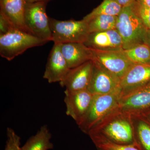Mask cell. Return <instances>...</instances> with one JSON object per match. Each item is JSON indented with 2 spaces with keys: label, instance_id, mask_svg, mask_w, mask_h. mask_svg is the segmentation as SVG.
<instances>
[{
  "label": "cell",
  "instance_id": "cell-1",
  "mask_svg": "<svg viewBox=\"0 0 150 150\" xmlns=\"http://www.w3.org/2000/svg\"><path fill=\"white\" fill-rule=\"evenodd\" d=\"M91 134L100 135L115 144L136 146L131 115L118 106L91 129L87 135Z\"/></svg>",
  "mask_w": 150,
  "mask_h": 150
},
{
  "label": "cell",
  "instance_id": "cell-2",
  "mask_svg": "<svg viewBox=\"0 0 150 150\" xmlns=\"http://www.w3.org/2000/svg\"><path fill=\"white\" fill-rule=\"evenodd\" d=\"M116 30L123 40V50L144 43L147 29L131 6L122 8L117 16Z\"/></svg>",
  "mask_w": 150,
  "mask_h": 150
},
{
  "label": "cell",
  "instance_id": "cell-3",
  "mask_svg": "<svg viewBox=\"0 0 150 150\" xmlns=\"http://www.w3.org/2000/svg\"><path fill=\"white\" fill-rule=\"evenodd\" d=\"M48 41L28 33L13 28L0 35V55L11 61L29 48L43 46Z\"/></svg>",
  "mask_w": 150,
  "mask_h": 150
},
{
  "label": "cell",
  "instance_id": "cell-4",
  "mask_svg": "<svg viewBox=\"0 0 150 150\" xmlns=\"http://www.w3.org/2000/svg\"><path fill=\"white\" fill-rule=\"evenodd\" d=\"M49 23L54 44L84 43L90 33L88 23L83 19L60 21L49 18Z\"/></svg>",
  "mask_w": 150,
  "mask_h": 150
},
{
  "label": "cell",
  "instance_id": "cell-5",
  "mask_svg": "<svg viewBox=\"0 0 150 150\" xmlns=\"http://www.w3.org/2000/svg\"><path fill=\"white\" fill-rule=\"evenodd\" d=\"M121 97V91L93 95L85 117L78 126L81 131L88 134L91 129L118 106Z\"/></svg>",
  "mask_w": 150,
  "mask_h": 150
},
{
  "label": "cell",
  "instance_id": "cell-6",
  "mask_svg": "<svg viewBox=\"0 0 150 150\" xmlns=\"http://www.w3.org/2000/svg\"><path fill=\"white\" fill-rule=\"evenodd\" d=\"M47 3H26L24 13V21L28 29L32 35L51 41L52 34L49 18L46 12Z\"/></svg>",
  "mask_w": 150,
  "mask_h": 150
},
{
  "label": "cell",
  "instance_id": "cell-7",
  "mask_svg": "<svg viewBox=\"0 0 150 150\" xmlns=\"http://www.w3.org/2000/svg\"><path fill=\"white\" fill-rule=\"evenodd\" d=\"M91 50L93 60L121 80L134 64L124 54L123 50Z\"/></svg>",
  "mask_w": 150,
  "mask_h": 150
},
{
  "label": "cell",
  "instance_id": "cell-8",
  "mask_svg": "<svg viewBox=\"0 0 150 150\" xmlns=\"http://www.w3.org/2000/svg\"><path fill=\"white\" fill-rule=\"evenodd\" d=\"M93 61L91 79L88 90L93 95L105 94L121 91V79Z\"/></svg>",
  "mask_w": 150,
  "mask_h": 150
},
{
  "label": "cell",
  "instance_id": "cell-9",
  "mask_svg": "<svg viewBox=\"0 0 150 150\" xmlns=\"http://www.w3.org/2000/svg\"><path fill=\"white\" fill-rule=\"evenodd\" d=\"M64 93L66 114L71 117L79 126L88 111L93 95L88 89L78 91L65 90Z\"/></svg>",
  "mask_w": 150,
  "mask_h": 150
},
{
  "label": "cell",
  "instance_id": "cell-10",
  "mask_svg": "<svg viewBox=\"0 0 150 150\" xmlns=\"http://www.w3.org/2000/svg\"><path fill=\"white\" fill-rule=\"evenodd\" d=\"M118 107L129 115L139 114L150 109V81L121 97Z\"/></svg>",
  "mask_w": 150,
  "mask_h": 150
},
{
  "label": "cell",
  "instance_id": "cell-11",
  "mask_svg": "<svg viewBox=\"0 0 150 150\" xmlns=\"http://www.w3.org/2000/svg\"><path fill=\"white\" fill-rule=\"evenodd\" d=\"M71 69L62 54L60 44H54L48 56L43 78L50 83L62 81Z\"/></svg>",
  "mask_w": 150,
  "mask_h": 150
},
{
  "label": "cell",
  "instance_id": "cell-12",
  "mask_svg": "<svg viewBox=\"0 0 150 150\" xmlns=\"http://www.w3.org/2000/svg\"><path fill=\"white\" fill-rule=\"evenodd\" d=\"M94 62L91 60L70 69L66 77L59 83L62 87L70 91L88 89L93 69Z\"/></svg>",
  "mask_w": 150,
  "mask_h": 150
},
{
  "label": "cell",
  "instance_id": "cell-13",
  "mask_svg": "<svg viewBox=\"0 0 150 150\" xmlns=\"http://www.w3.org/2000/svg\"><path fill=\"white\" fill-rule=\"evenodd\" d=\"M150 81V64H134L121 79V97Z\"/></svg>",
  "mask_w": 150,
  "mask_h": 150
},
{
  "label": "cell",
  "instance_id": "cell-14",
  "mask_svg": "<svg viewBox=\"0 0 150 150\" xmlns=\"http://www.w3.org/2000/svg\"><path fill=\"white\" fill-rule=\"evenodd\" d=\"M84 44L88 48L95 50H123V40L116 29L90 33Z\"/></svg>",
  "mask_w": 150,
  "mask_h": 150
},
{
  "label": "cell",
  "instance_id": "cell-15",
  "mask_svg": "<svg viewBox=\"0 0 150 150\" xmlns=\"http://www.w3.org/2000/svg\"><path fill=\"white\" fill-rule=\"evenodd\" d=\"M26 4L25 0H0V13L13 27L30 33L25 23Z\"/></svg>",
  "mask_w": 150,
  "mask_h": 150
},
{
  "label": "cell",
  "instance_id": "cell-16",
  "mask_svg": "<svg viewBox=\"0 0 150 150\" xmlns=\"http://www.w3.org/2000/svg\"><path fill=\"white\" fill-rule=\"evenodd\" d=\"M62 54L70 69L93 60L91 49L83 43L60 44Z\"/></svg>",
  "mask_w": 150,
  "mask_h": 150
},
{
  "label": "cell",
  "instance_id": "cell-17",
  "mask_svg": "<svg viewBox=\"0 0 150 150\" xmlns=\"http://www.w3.org/2000/svg\"><path fill=\"white\" fill-rule=\"evenodd\" d=\"M136 146L141 150H150V123L140 114L130 115Z\"/></svg>",
  "mask_w": 150,
  "mask_h": 150
},
{
  "label": "cell",
  "instance_id": "cell-18",
  "mask_svg": "<svg viewBox=\"0 0 150 150\" xmlns=\"http://www.w3.org/2000/svg\"><path fill=\"white\" fill-rule=\"evenodd\" d=\"M52 135L48 126L43 125L40 127L35 135L27 140L21 147L22 150H49L54 149L51 142Z\"/></svg>",
  "mask_w": 150,
  "mask_h": 150
},
{
  "label": "cell",
  "instance_id": "cell-19",
  "mask_svg": "<svg viewBox=\"0 0 150 150\" xmlns=\"http://www.w3.org/2000/svg\"><path fill=\"white\" fill-rule=\"evenodd\" d=\"M123 8L113 0H103L102 3L85 16L83 19L88 22L98 16H117Z\"/></svg>",
  "mask_w": 150,
  "mask_h": 150
},
{
  "label": "cell",
  "instance_id": "cell-20",
  "mask_svg": "<svg viewBox=\"0 0 150 150\" xmlns=\"http://www.w3.org/2000/svg\"><path fill=\"white\" fill-rule=\"evenodd\" d=\"M117 16H98L87 22L90 33L101 32L116 29Z\"/></svg>",
  "mask_w": 150,
  "mask_h": 150
},
{
  "label": "cell",
  "instance_id": "cell-21",
  "mask_svg": "<svg viewBox=\"0 0 150 150\" xmlns=\"http://www.w3.org/2000/svg\"><path fill=\"white\" fill-rule=\"evenodd\" d=\"M123 51L134 64H150V48L146 43L123 50Z\"/></svg>",
  "mask_w": 150,
  "mask_h": 150
},
{
  "label": "cell",
  "instance_id": "cell-22",
  "mask_svg": "<svg viewBox=\"0 0 150 150\" xmlns=\"http://www.w3.org/2000/svg\"><path fill=\"white\" fill-rule=\"evenodd\" d=\"M88 136L97 150H141L135 145L115 144L98 134H91Z\"/></svg>",
  "mask_w": 150,
  "mask_h": 150
},
{
  "label": "cell",
  "instance_id": "cell-23",
  "mask_svg": "<svg viewBox=\"0 0 150 150\" xmlns=\"http://www.w3.org/2000/svg\"><path fill=\"white\" fill-rule=\"evenodd\" d=\"M131 6L145 27L147 29H150V8L143 5L137 1Z\"/></svg>",
  "mask_w": 150,
  "mask_h": 150
},
{
  "label": "cell",
  "instance_id": "cell-24",
  "mask_svg": "<svg viewBox=\"0 0 150 150\" xmlns=\"http://www.w3.org/2000/svg\"><path fill=\"white\" fill-rule=\"evenodd\" d=\"M7 139L4 150H22L21 138L12 128L7 129Z\"/></svg>",
  "mask_w": 150,
  "mask_h": 150
},
{
  "label": "cell",
  "instance_id": "cell-25",
  "mask_svg": "<svg viewBox=\"0 0 150 150\" xmlns=\"http://www.w3.org/2000/svg\"><path fill=\"white\" fill-rule=\"evenodd\" d=\"M13 28L9 21L0 13V35L6 34Z\"/></svg>",
  "mask_w": 150,
  "mask_h": 150
},
{
  "label": "cell",
  "instance_id": "cell-26",
  "mask_svg": "<svg viewBox=\"0 0 150 150\" xmlns=\"http://www.w3.org/2000/svg\"><path fill=\"white\" fill-rule=\"evenodd\" d=\"M118 3L122 8L132 6L136 2V0H113Z\"/></svg>",
  "mask_w": 150,
  "mask_h": 150
},
{
  "label": "cell",
  "instance_id": "cell-27",
  "mask_svg": "<svg viewBox=\"0 0 150 150\" xmlns=\"http://www.w3.org/2000/svg\"><path fill=\"white\" fill-rule=\"evenodd\" d=\"M144 43L147 44L150 48V29L147 30L145 35Z\"/></svg>",
  "mask_w": 150,
  "mask_h": 150
},
{
  "label": "cell",
  "instance_id": "cell-28",
  "mask_svg": "<svg viewBox=\"0 0 150 150\" xmlns=\"http://www.w3.org/2000/svg\"><path fill=\"white\" fill-rule=\"evenodd\" d=\"M136 1L143 5L150 8V0H136Z\"/></svg>",
  "mask_w": 150,
  "mask_h": 150
},
{
  "label": "cell",
  "instance_id": "cell-29",
  "mask_svg": "<svg viewBox=\"0 0 150 150\" xmlns=\"http://www.w3.org/2000/svg\"><path fill=\"white\" fill-rule=\"evenodd\" d=\"M51 0H25L26 3H34L37 2H45L48 3Z\"/></svg>",
  "mask_w": 150,
  "mask_h": 150
},
{
  "label": "cell",
  "instance_id": "cell-30",
  "mask_svg": "<svg viewBox=\"0 0 150 150\" xmlns=\"http://www.w3.org/2000/svg\"><path fill=\"white\" fill-rule=\"evenodd\" d=\"M139 114L142 115L144 118H146L150 123V110L149 111H147V112H144V113Z\"/></svg>",
  "mask_w": 150,
  "mask_h": 150
}]
</instances>
